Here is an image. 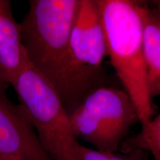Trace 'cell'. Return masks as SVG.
<instances>
[{
  "label": "cell",
  "mask_w": 160,
  "mask_h": 160,
  "mask_svg": "<svg viewBox=\"0 0 160 160\" xmlns=\"http://www.w3.org/2000/svg\"><path fill=\"white\" fill-rule=\"evenodd\" d=\"M81 160H148V153L136 150L123 153L121 151L107 152L90 148L80 144L79 147Z\"/></svg>",
  "instance_id": "30bf717a"
},
{
  "label": "cell",
  "mask_w": 160,
  "mask_h": 160,
  "mask_svg": "<svg viewBox=\"0 0 160 160\" xmlns=\"http://www.w3.org/2000/svg\"><path fill=\"white\" fill-rule=\"evenodd\" d=\"M12 86L52 160H81L69 116L51 84L29 64Z\"/></svg>",
  "instance_id": "3957f363"
},
{
  "label": "cell",
  "mask_w": 160,
  "mask_h": 160,
  "mask_svg": "<svg viewBox=\"0 0 160 160\" xmlns=\"http://www.w3.org/2000/svg\"><path fill=\"white\" fill-rule=\"evenodd\" d=\"M70 51L78 74L90 92L111 85L102 67L108 52L97 0L80 2L70 36Z\"/></svg>",
  "instance_id": "5b68a950"
},
{
  "label": "cell",
  "mask_w": 160,
  "mask_h": 160,
  "mask_svg": "<svg viewBox=\"0 0 160 160\" xmlns=\"http://www.w3.org/2000/svg\"><path fill=\"white\" fill-rule=\"evenodd\" d=\"M97 3L105 31L108 56L143 126L153 118L154 110L146 82L139 1L97 0Z\"/></svg>",
  "instance_id": "7a4b0ae2"
},
{
  "label": "cell",
  "mask_w": 160,
  "mask_h": 160,
  "mask_svg": "<svg viewBox=\"0 0 160 160\" xmlns=\"http://www.w3.org/2000/svg\"><path fill=\"white\" fill-rule=\"evenodd\" d=\"M150 6H151L153 8H154L158 13L160 14V0H157V1H150L148 2Z\"/></svg>",
  "instance_id": "8fae6325"
},
{
  "label": "cell",
  "mask_w": 160,
  "mask_h": 160,
  "mask_svg": "<svg viewBox=\"0 0 160 160\" xmlns=\"http://www.w3.org/2000/svg\"><path fill=\"white\" fill-rule=\"evenodd\" d=\"M142 19V51L148 91L160 97V14L148 2L139 1Z\"/></svg>",
  "instance_id": "ba28073f"
},
{
  "label": "cell",
  "mask_w": 160,
  "mask_h": 160,
  "mask_svg": "<svg viewBox=\"0 0 160 160\" xmlns=\"http://www.w3.org/2000/svg\"><path fill=\"white\" fill-rule=\"evenodd\" d=\"M68 116L77 139L107 152L119 151L132 126L139 122L127 92L112 85L93 90Z\"/></svg>",
  "instance_id": "277c9868"
},
{
  "label": "cell",
  "mask_w": 160,
  "mask_h": 160,
  "mask_svg": "<svg viewBox=\"0 0 160 160\" xmlns=\"http://www.w3.org/2000/svg\"><path fill=\"white\" fill-rule=\"evenodd\" d=\"M9 0H0V84L13 85L29 65Z\"/></svg>",
  "instance_id": "52a82bcc"
},
{
  "label": "cell",
  "mask_w": 160,
  "mask_h": 160,
  "mask_svg": "<svg viewBox=\"0 0 160 160\" xmlns=\"http://www.w3.org/2000/svg\"><path fill=\"white\" fill-rule=\"evenodd\" d=\"M0 160H22L17 157H10V156H0Z\"/></svg>",
  "instance_id": "7c38bea8"
},
{
  "label": "cell",
  "mask_w": 160,
  "mask_h": 160,
  "mask_svg": "<svg viewBox=\"0 0 160 160\" xmlns=\"http://www.w3.org/2000/svg\"><path fill=\"white\" fill-rule=\"evenodd\" d=\"M81 0H31L20 23L30 65L54 88L68 114L90 93L70 51V36Z\"/></svg>",
  "instance_id": "6da1fadb"
},
{
  "label": "cell",
  "mask_w": 160,
  "mask_h": 160,
  "mask_svg": "<svg viewBox=\"0 0 160 160\" xmlns=\"http://www.w3.org/2000/svg\"><path fill=\"white\" fill-rule=\"evenodd\" d=\"M136 150L148 152L153 160H160V112L142 126L139 133L126 138L119 148L123 153Z\"/></svg>",
  "instance_id": "9c48e42d"
},
{
  "label": "cell",
  "mask_w": 160,
  "mask_h": 160,
  "mask_svg": "<svg viewBox=\"0 0 160 160\" xmlns=\"http://www.w3.org/2000/svg\"><path fill=\"white\" fill-rule=\"evenodd\" d=\"M8 85L0 84V156L22 160H52L40 142L28 113L6 93Z\"/></svg>",
  "instance_id": "8992f818"
}]
</instances>
